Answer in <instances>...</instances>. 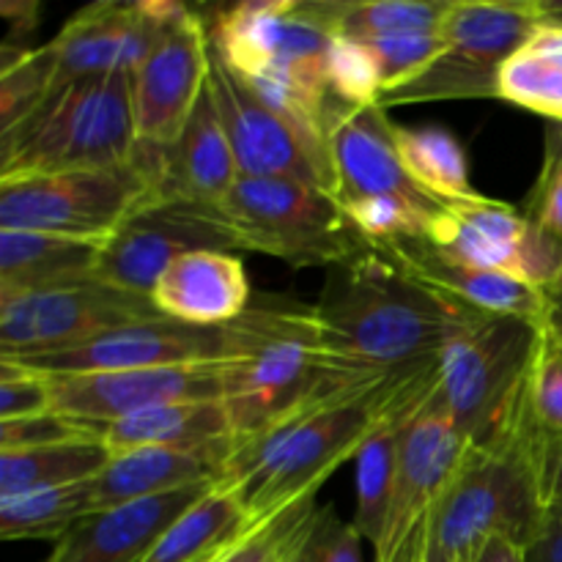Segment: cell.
I'll list each match as a JSON object with an SVG mask.
<instances>
[{"instance_id":"cell-28","label":"cell","mask_w":562,"mask_h":562,"mask_svg":"<svg viewBox=\"0 0 562 562\" xmlns=\"http://www.w3.org/2000/svg\"><path fill=\"white\" fill-rule=\"evenodd\" d=\"M437 384V376L431 382L420 384L417 390H412L404 401L393 406L387 415L379 420V426L373 428L371 437L366 439V445L357 453V508L351 525L357 527L362 538L368 543L376 547L379 536H382L384 519H387L390 497H393L395 475H398L401 467V453H404V439L406 428H409L412 417L420 409L423 401L428 398V393Z\"/></svg>"},{"instance_id":"cell-38","label":"cell","mask_w":562,"mask_h":562,"mask_svg":"<svg viewBox=\"0 0 562 562\" xmlns=\"http://www.w3.org/2000/svg\"><path fill=\"white\" fill-rule=\"evenodd\" d=\"M442 31V27H439ZM398 33V36L368 38V49L373 53L382 75V97L390 91L409 86L417 77L426 75L434 60L442 55V33Z\"/></svg>"},{"instance_id":"cell-5","label":"cell","mask_w":562,"mask_h":562,"mask_svg":"<svg viewBox=\"0 0 562 562\" xmlns=\"http://www.w3.org/2000/svg\"><path fill=\"white\" fill-rule=\"evenodd\" d=\"M552 499L514 442L467 450L434 514L423 562H477L494 536L530 547Z\"/></svg>"},{"instance_id":"cell-32","label":"cell","mask_w":562,"mask_h":562,"mask_svg":"<svg viewBox=\"0 0 562 562\" xmlns=\"http://www.w3.org/2000/svg\"><path fill=\"white\" fill-rule=\"evenodd\" d=\"M450 3L453 0H316V9L335 36L368 42L439 31Z\"/></svg>"},{"instance_id":"cell-42","label":"cell","mask_w":562,"mask_h":562,"mask_svg":"<svg viewBox=\"0 0 562 562\" xmlns=\"http://www.w3.org/2000/svg\"><path fill=\"white\" fill-rule=\"evenodd\" d=\"M541 228L562 239V124H552L547 132V157L538 176L536 190L525 209Z\"/></svg>"},{"instance_id":"cell-41","label":"cell","mask_w":562,"mask_h":562,"mask_svg":"<svg viewBox=\"0 0 562 562\" xmlns=\"http://www.w3.org/2000/svg\"><path fill=\"white\" fill-rule=\"evenodd\" d=\"M53 412V384L49 376L0 357V423Z\"/></svg>"},{"instance_id":"cell-11","label":"cell","mask_w":562,"mask_h":562,"mask_svg":"<svg viewBox=\"0 0 562 562\" xmlns=\"http://www.w3.org/2000/svg\"><path fill=\"white\" fill-rule=\"evenodd\" d=\"M467 450L470 439L459 431L434 384L406 428L404 453L387 519L373 547V562H423L439 499L453 481Z\"/></svg>"},{"instance_id":"cell-46","label":"cell","mask_w":562,"mask_h":562,"mask_svg":"<svg viewBox=\"0 0 562 562\" xmlns=\"http://www.w3.org/2000/svg\"><path fill=\"white\" fill-rule=\"evenodd\" d=\"M543 294H547V302H549L547 324L562 338V272H560V278L554 280L547 291H543Z\"/></svg>"},{"instance_id":"cell-1","label":"cell","mask_w":562,"mask_h":562,"mask_svg":"<svg viewBox=\"0 0 562 562\" xmlns=\"http://www.w3.org/2000/svg\"><path fill=\"white\" fill-rule=\"evenodd\" d=\"M437 362L344 398L291 412L263 431L236 439L220 486L239 499L250 527L274 519L296 503L316 499L327 477L357 459L379 420L412 390L437 376Z\"/></svg>"},{"instance_id":"cell-3","label":"cell","mask_w":562,"mask_h":562,"mask_svg":"<svg viewBox=\"0 0 562 562\" xmlns=\"http://www.w3.org/2000/svg\"><path fill=\"white\" fill-rule=\"evenodd\" d=\"M313 307L329 355L376 376L434 366L475 313L412 278L379 245L329 269Z\"/></svg>"},{"instance_id":"cell-40","label":"cell","mask_w":562,"mask_h":562,"mask_svg":"<svg viewBox=\"0 0 562 562\" xmlns=\"http://www.w3.org/2000/svg\"><path fill=\"white\" fill-rule=\"evenodd\" d=\"M362 541L366 538L340 519L338 510L316 508L285 562H362Z\"/></svg>"},{"instance_id":"cell-23","label":"cell","mask_w":562,"mask_h":562,"mask_svg":"<svg viewBox=\"0 0 562 562\" xmlns=\"http://www.w3.org/2000/svg\"><path fill=\"white\" fill-rule=\"evenodd\" d=\"M234 442L209 448H137L110 456L108 467L91 481L93 510L162 497L192 486H220L225 481Z\"/></svg>"},{"instance_id":"cell-20","label":"cell","mask_w":562,"mask_h":562,"mask_svg":"<svg viewBox=\"0 0 562 562\" xmlns=\"http://www.w3.org/2000/svg\"><path fill=\"white\" fill-rule=\"evenodd\" d=\"M333 195L340 206L366 198H401L428 214L442 203L423 192L401 162L395 124L382 104L349 108L340 102L327 135Z\"/></svg>"},{"instance_id":"cell-9","label":"cell","mask_w":562,"mask_h":562,"mask_svg":"<svg viewBox=\"0 0 562 562\" xmlns=\"http://www.w3.org/2000/svg\"><path fill=\"white\" fill-rule=\"evenodd\" d=\"M151 201L137 168L0 179V228L38 231L104 245L135 209Z\"/></svg>"},{"instance_id":"cell-14","label":"cell","mask_w":562,"mask_h":562,"mask_svg":"<svg viewBox=\"0 0 562 562\" xmlns=\"http://www.w3.org/2000/svg\"><path fill=\"white\" fill-rule=\"evenodd\" d=\"M209 88L241 179H289L333 192L327 154L307 143L283 115L267 108L214 49Z\"/></svg>"},{"instance_id":"cell-8","label":"cell","mask_w":562,"mask_h":562,"mask_svg":"<svg viewBox=\"0 0 562 562\" xmlns=\"http://www.w3.org/2000/svg\"><path fill=\"white\" fill-rule=\"evenodd\" d=\"M541 20L532 0H453L442 22L445 49L409 86L379 99L384 110L448 99H497L499 71L519 53Z\"/></svg>"},{"instance_id":"cell-27","label":"cell","mask_w":562,"mask_h":562,"mask_svg":"<svg viewBox=\"0 0 562 562\" xmlns=\"http://www.w3.org/2000/svg\"><path fill=\"white\" fill-rule=\"evenodd\" d=\"M88 431L110 450L124 453L137 448H209L220 442H236L228 409L223 401H190L168 404L140 415L124 417Z\"/></svg>"},{"instance_id":"cell-7","label":"cell","mask_w":562,"mask_h":562,"mask_svg":"<svg viewBox=\"0 0 562 562\" xmlns=\"http://www.w3.org/2000/svg\"><path fill=\"white\" fill-rule=\"evenodd\" d=\"M241 250L283 258L291 267H338L373 245L338 198L289 179H239L217 203Z\"/></svg>"},{"instance_id":"cell-31","label":"cell","mask_w":562,"mask_h":562,"mask_svg":"<svg viewBox=\"0 0 562 562\" xmlns=\"http://www.w3.org/2000/svg\"><path fill=\"white\" fill-rule=\"evenodd\" d=\"M497 99L562 124V27L538 25L499 71Z\"/></svg>"},{"instance_id":"cell-22","label":"cell","mask_w":562,"mask_h":562,"mask_svg":"<svg viewBox=\"0 0 562 562\" xmlns=\"http://www.w3.org/2000/svg\"><path fill=\"white\" fill-rule=\"evenodd\" d=\"M214 486H192L162 497L93 510L77 521L44 562H143L162 532Z\"/></svg>"},{"instance_id":"cell-24","label":"cell","mask_w":562,"mask_h":562,"mask_svg":"<svg viewBox=\"0 0 562 562\" xmlns=\"http://www.w3.org/2000/svg\"><path fill=\"white\" fill-rule=\"evenodd\" d=\"M162 316L192 327H225L250 307L252 291L239 256L201 250L170 263L151 289Z\"/></svg>"},{"instance_id":"cell-13","label":"cell","mask_w":562,"mask_h":562,"mask_svg":"<svg viewBox=\"0 0 562 562\" xmlns=\"http://www.w3.org/2000/svg\"><path fill=\"white\" fill-rule=\"evenodd\" d=\"M428 239L470 267L503 272L547 291L562 272V239L521 209L472 195L442 203Z\"/></svg>"},{"instance_id":"cell-39","label":"cell","mask_w":562,"mask_h":562,"mask_svg":"<svg viewBox=\"0 0 562 562\" xmlns=\"http://www.w3.org/2000/svg\"><path fill=\"white\" fill-rule=\"evenodd\" d=\"M344 212L373 245L404 239V236H426L434 220V214L423 212L401 198H366V201L346 203Z\"/></svg>"},{"instance_id":"cell-16","label":"cell","mask_w":562,"mask_h":562,"mask_svg":"<svg viewBox=\"0 0 562 562\" xmlns=\"http://www.w3.org/2000/svg\"><path fill=\"white\" fill-rule=\"evenodd\" d=\"M228 360L143 371L49 376L53 409L82 426L124 420L140 412L190 401H223Z\"/></svg>"},{"instance_id":"cell-44","label":"cell","mask_w":562,"mask_h":562,"mask_svg":"<svg viewBox=\"0 0 562 562\" xmlns=\"http://www.w3.org/2000/svg\"><path fill=\"white\" fill-rule=\"evenodd\" d=\"M527 562H562V505H552L541 530L527 547Z\"/></svg>"},{"instance_id":"cell-36","label":"cell","mask_w":562,"mask_h":562,"mask_svg":"<svg viewBox=\"0 0 562 562\" xmlns=\"http://www.w3.org/2000/svg\"><path fill=\"white\" fill-rule=\"evenodd\" d=\"M327 86L349 108H368L382 99V75L366 42L335 36L327 53Z\"/></svg>"},{"instance_id":"cell-6","label":"cell","mask_w":562,"mask_h":562,"mask_svg":"<svg viewBox=\"0 0 562 562\" xmlns=\"http://www.w3.org/2000/svg\"><path fill=\"white\" fill-rule=\"evenodd\" d=\"M538 329L475 311L439 351L437 393L472 448H494L514 431Z\"/></svg>"},{"instance_id":"cell-26","label":"cell","mask_w":562,"mask_h":562,"mask_svg":"<svg viewBox=\"0 0 562 562\" xmlns=\"http://www.w3.org/2000/svg\"><path fill=\"white\" fill-rule=\"evenodd\" d=\"M99 250L97 241L0 228V296L91 280Z\"/></svg>"},{"instance_id":"cell-19","label":"cell","mask_w":562,"mask_h":562,"mask_svg":"<svg viewBox=\"0 0 562 562\" xmlns=\"http://www.w3.org/2000/svg\"><path fill=\"white\" fill-rule=\"evenodd\" d=\"M132 165L146 179L151 201H190L217 206L241 179L212 88L198 99L184 130L168 146L137 140Z\"/></svg>"},{"instance_id":"cell-15","label":"cell","mask_w":562,"mask_h":562,"mask_svg":"<svg viewBox=\"0 0 562 562\" xmlns=\"http://www.w3.org/2000/svg\"><path fill=\"white\" fill-rule=\"evenodd\" d=\"M184 11L187 5L170 0H99L86 5L49 42L55 53V91L110 71L135 75Z\"/></svg>"},{"instance_id":"cell-37","label":"cell","mask_w":562,"mask_h":562,"mask_svg":"<svg viewBox=\"0 0 562 562\" xmlns=\"http://www.w3.org/2000/svg\"><path fill=\"white\" fill-rule=\"evenodd\" d=\"M313 514H316V499L296 503L274 519L241 532L214 562H285L305 527L311 525Z\"/></svg>"},{"instance_id":"cell-47","label":"cell","mask_w":562,"mask_h":562,"mask_svg":"<svg viewBox=\"0 0 562 562\" xmlns=\"http://www.w3.org/2000/svg\"><path fill=\"white\" fill-rule=\"evenodd\" d=\"M541 25L562 27V0H532Z\"/></svg>"},{"instance_id":"cell-10","label":"cell","mask_w":562,"mask_h":562,"mask_svg":"<svg viewBox=\"0 0 562 562\" xmlns=\"http://www.w3.org/2000/svg\"><path fill=\"white\" fill-rule=\"evenodd\" d=\"M162 313L151 296L115 289L102 280L0 296V357L27 360L71 349Z\"/></svg>"},{"instance_id":"cell-48","label":"cell","mask_w":562,"mask_h":562,"mask_svg":"<svg viewBox=\"0 0 562 562\" xmlns=\"http://www.w3.org/2000/svg\"><path fill=\"white\" fill-rule=\"evenodd\" d=\"M554 505H562V470L558 477V488H554Z\"/></svg>"},{"instance_id":"cell-12","label":"cell","mask_w":562,"mask_h":562,"mask_svg":"<svg viewBox=\"0 0 562 562\" xmlns=\"http://www.w3.org/2000/svg\"><path fill=\"white\" fill-rule=\"evenodd\" d=\"M201 250H241L239 236L220 206L190 201L146 203L104 241L93 280L151 296L170 263Z\"/></svg>"},{"instance_id":"cell-29","label":"cell","mask_w":562,"mask_h":562,"mask_svg":"<svg viewBox=\"0 0 562 562\" xmlns=\"http://www.w3.org/2000/svg\"><path fill=\"white\" fill-rule=\"evenodd\" d=\"M110 450L97 437L0 453V497L93 481L108 467Z\"/></svg>"},{"instance_id":"cell-34","label":"cell","mask_w":562,"mask_h":562,"mask_svg":"<svg viewBox=\"0 0 562 562\" xmlns=\"http://www.w3.org/2000/svg\"><path fill=\"white\" fill-rule=\"evenodd\" d=\"M88 514H93L91 481L0 497V538L3 541H44V538L60 541Z\"/></svg>"},{"instance_id":"cell-21","label":"cell","mask_w":562,"mask_h":562,"mask_svg":"<svg viewBox=\"0 0 562 562\" xmlns=\"http://www.w3.org/2000/svg\"><path fill=\"white\" fill-rule=\"evenodd\" d=\"M379 247H384L412 278L464 311L525 318L536 327L547 324L549 302L541 289L510 274L470 267L434 245L428 236H404L382 241Z\"/></svg>"},{"instance_id":"cell-2","label":"cell","mask_w":562,"mask_h":562,"mask_svg":"<svg viewBox=\"0 0 562 562\" xmlns=\"http://www.w3.org/2000/svg\"><path fill=\"white\" fill-rule=\"evenodd\" d=\"M225 360L223 404L234 439L390 379L329 355L316 307L278 296H252L250 307L225 324Z\"/></svg>"},{"instance_id":"cell-25","label":"cell","mask_w":562,"mask_h":562,"mask_svg":"<svg viewBox=\"0 0 562 562\" xmlns=\"http://www.w3.org/2000/svg\"><path fill=\"white\" fill-rule=\"evenodd\" d=\"M541 477L554 505L562 470V338L549 324L538 329L536 355L510 437Z\"/></svg>"},{"instance_id":"cell-35","label":"cell","mask_w":562,"mask_h":562,"mask_svg":"<svg viewBox=\"0 0 562 562\" xmlns=\"http://www.w3.org/2000/svg\"><path fill=\"white\" fill-rule=\"evenodd\" d=\"M55 91V53L44 47H3L0 58V132L31 119Z\"/></svg>"},{"instance_id":"cell-17","label":"cell","mask_w":562,"mask_h":562,"mask_svg":"<svg viewBox=\"0 0 562 562\" xmlns=\"http://www.w3.org/2000/svg\"><path fill=\"white\" fill-rule=\"evenodd\" d=\"M212 49L203 16L187 9L132 75L137 140L168 146L209 86Z\"/></svg>"},{"instance_id":"cell-43","label":"cell","mask_w":562,"mask_h":562,"mask_svg":"<svg viewBox=\"0 0 562 562\" xmlns=\"http://www.w3.org/2000/svg\"><path fill=\"white\" fill-rule=\"evenodd\" d=\"M93 437L88 426L69 420V417L58 415V412H47V415L25 417V420H5L0 423V453L5 450H25V448H42V445L55 442H71V439Z\"/></svg>"},{"instance_id":"cell-45","label":"cell","mask_w":562,"mask_h":562,"mask_svg":"<svg viewBox=\"0 0 562 562\" xmlns=\"http://www.w3.org/2000/svg\"><path fill=\"white\" fill-rule=\"evenodd\" d=\"M477 562H527V549L508 536H494L483 547Z\"/></svg>"},{"instance_id":"cell-4","label":"cell","mask_w":562,"mask_h":562,"mask_svg":"<svg viewBox=\"0 0 562 562\" xmlns=\"http://www.w3.org/2000/svg\"><path fill=\"white\" fill-rule=\"evenodd\" d=\"M137 146L130 71H110L58 88L16 130L3 135L0 179L115 170Z\"/></svg>"},{"instance_id":"cell-33","label":"cell","mask_w":562,"mask_h":562,"mask_svg":"<svg viewBox=\"0 0 562 562\" xmlns=\"http://www.w3.org/2000/svg\"><path fill=\"white\" fill-rule=\"evenodd\" d=\"M395 143L412 181L439 203H456L477 195L472 190L467 151L453 132L442 126L395 124Z\"/></svg>"},{"instance_id":"cell-49","label":"cell","mask_w":562,"mask_h":562,"mask_svg":"<svg viewBox=\"0 0 562 562\" xmlns=\"http://www.w3.org/2000/svg\"><path fill=\"white\" fill-rule=\"evenodd\" d=\"M220 554V552H217ZM217 554H212V558H206V560H201V562H214V560H217Z\"/></svg>"},{"instance_id":"cell-18","label":"cell","mask_w":562,"mask_h":562,"mask_svg":"<svg viewBox=\"0 0 562 562\" xmlns=\"http://www.w3.org/2000/svg\"><path fill=\"white\" fill-rule=\"evenodd\" d=\"M5 360V357H3ZM225 360V327H192L159 316L130 324L71 349L16 360L44 376H82V373L143 371V368L195 366Z\"/></svg>"},{"instance_id":"cell-30","label":"cell","mask_w":562,"mask_h":562,"mask_svg":"<svg viewBox=\"0 0 562 562\" xmlns=\"http://www.w3.org/2000/svg\"><path fill=\"white\" fill-rule=\"evenodd\" d=\"M250 530L239 499L214 486L162 532L143 562H201Z\"/></svg>"}]
</instances>
